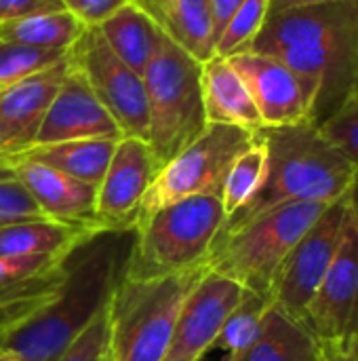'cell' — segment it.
Wrapping results in <instances>:
<instances>
[{
  "label": "cell",
  "mask_w": 358,
  "mask_h": 361,
  "mask_svg": "<svg viewBox=\"0 0 358 361\" xmlns=\"http://www.w3.org/2000/svg\"><path fill=\"white\" fill-rule=\"evenodd\" d=\"M106 228L99 224H78L53 218L25 220L0 226V258L46 256L61 258L84 245Z\"/></svg>",
  "instance_id": "19"
},
{
  "label": "cell",
  "mask_w": 358,
  "mask_h": 361,
  "mask_svg": "<svg viewBox=\"0 0 358 361\" xmlns=\"http://www.w3.org/2000/svg\"><path fill=\"white\" fill-rule=\"evenodd\" d=\"M317 361H357L348 345L342 341H321V351Z\"/></svg>",
  "instance_id": "36"
},
{
  "label": "cell",
  "mask_w": 358,
  "mask_h": 361,
  "mask_svg": "<svg viewBox=\"0 0 358 361\" xmlns=\"http://www.w3.org/2000/svg\"><path fill=\"white\" fill-rule=\"evenodd\" d=\"M84 23L70 11L42 13L0 23V40L34 49L68 51L84 32Z\"/></svg>",
  "instance_id": "25"
},
{
  "label": "cell",
  "mask_w": 358,
  "mask_h": 361,
  "mask_svg": "<svg viewBox=\"0 0 358 361\" xmlns=\"http://www.w3.org/2000/svg\"><path fill=\"white\" fill-rule=\"evenodd\" d=\"M127 0H61L63 8L78 17L84 25H99Z\"/></svg>",
  "instance_id": "33"
},
{
  "label": "cell",
  "mask_w": 358,
  "mask_h": 361,
  "mask_svg": "<svg viewBox=\"0 0 358 361\" xmlns=\"http://www.w3.org/2000/svg\"><path fill=\"white\" fill-rule=\"evenodd\" d=\"M245 292L241 283L207 269L181 305L167 360L198 361L207 355Z\"/></svg>",
  "instance_id": "11"
},
{
  "label": "cell",
  "mask_w": 358,
  "mask_h": 361,
  "mask_svg": "<svg viewBox=\"0 0 358 361\" xmlns=\"http://www.w3.org/2000/svg\"><path fill=\"white\" fill-rule=\"evenodd\" d=\"M108 349H110V315L106 307L55 361H101Z\"/></svg>",
  "instance_id": "32"
},
{
  "label": "cell",
  "mask_w": 358,
  "mask_h": 361,
  "mask_svg": "<svg viewBox=\"0 0 358 361\" xmlns=\"http://www.w3.org/2000/svg\"><path fill=\"white\" fill-rule=\"evenodd\" d=\"M257 133L268 150L266 180L253 201L226 220L222 231L236 228L276 205H329L350 190L357 167L314 125L262 127Z\"/></svg>",
  "instance_id": "3"
},
{
  "label": "cell",
  "mask_w": 358,
  "mask_h": 361,
  "mask_svg": "<svg viewBox=\"0 0 358 361\" xmlns=\"http://www.w3.org/2000/svg\"><path fill=\"white\" fill-rule=\"evenodd\" d=\"M68 258L36 275L0 283V347L57 296L68 275Z\"/></svg>",
  "instance_id": "21"
},
{
  "label": "cell",
  "mask_w": 358,
  "mask_h": 361,
  "mask_svg": "<svg viewBox=\"0 0 358 361\" xmlns=\"http://www.w3.org/2000/svg\"><path fill=\"white\" fill-rule=\"evenodd\" d=\"M357 49L358 0H344L268 15L247 51L295 72L310 102V125L321 127L352 97Z\"/></svg>",
  "instance_id": "1"
},
{
  "label": "cell",
  "mask_w": 358,
  "mask_h": 361,
  "mask_svg": "<svg viewBox=\"0 0 358 361\" xmlns=\"http://www.w3.org/2000/svg\"><path fill=\"white\" fill-rule=\"evenodd\" d=\"M118 140H72L59 144L32 146L15 157L32 159L68 173L91 186H99Z\"/></svg>",
  "instance_id": "24"
},
{
  "label": "cell",
  "mask_w": 358,
  "mask_h": 361,
  "mask_svg": "<svg viewBox=\"0 0 358 361\" xmlns=\"http://www.w3.org/2000/svg\"><path fill=\"white\" fill-rule=\"evenodd\" d=\"M70 63V61H68ZM122 133L89 82L72 66L40 125L34 146L72 140H120Z\"/></svg>",
  "instance_id": "16"
},
{
  "label": "cell",
  "mask_w": 358,
  "mask_h": 361,
  "mask_svg": "<svg viewBox=\"0 0 358 361\" xmlns=\"http://www.w3.org/2000/svg\"><path fill=\"white\" fill-rule=\"evenodd\" d=\"M167 361H186V360H167Z\"/></svg>",
  "instance_id": "43"
},
{
  "label": "cell",
  "mask_w": 358,
  "mask_h": 361,
  "mask_svg": "<svg viewBox=\"0 0 358 361\" xmlns=\"http://www.w3.org/2000/svg\"><path fill=\"white\" fill-rule=\"evenodd\" d=\"M325 207L323 203H285L236 228L219 231L207 256L209 271L241 283L249 292L268 296L279 267Z\"/></svg>",
  "instance_id": "6"
},
{
  "label": "cell",
  "mask_w": 358,
  "mask_h": 361,
  "mask_svg": "<svg viewBox=\"0 0 358 361\" xmlns=\"http://www.w3.org/2000/svg\"><path fill=\"white\" fill-rule=\"evenodd\" d=\"M321 343L314 334L274 305H270L257 338L228 361H317Z\"/></svg>",
  "instance_id": "23"
},
{
  "label": "cell",
  "mask_w": 358,
  "mask_h": 361,
  "mask_svg": "<svg viewBox=\"0 0 358 361\" xmlns=\"http://www.w3.org/2000/svg\"><path fill=\"white\" fill-rule=\"evenodd\" d=\"M203 104L207 123L236 125L255 133L264 127L245 80L226 57L213 55L203 63Z\"/></svg>",
  "instance_id": "20"
},
{
  "label": "cell",
  "mask_w": 358,
  "mask_h": 361,
  "mask_svg": "<svg viewBox=\"0 0 358 361\" xmlns=\"http://www.w3.org/2000/svg\"><path fill=\"white\" fill-rule=\"evenodd\" d=\"M207 262L160 277H127L118 281L110 305L112 361H167L177 317Z\"/></svg>",
  "instance_id": "4"
},
{
  "label": "cell",
  "mask_w": 358,
  "mask_h": 361,
  "mask_svg": "<svg viewBox=\"0 0 358 361\" xmlns=\"http://www.w3.org/2000/svg\"><path fill=\"white\" fill-rule=\"evenodd\" d=\"M245 0H211L213 4V27H215V44L217 38L222 34V30L226 27V23L230 21V17L236 13V8L243 4Z\"/></svg>",
  "instance_id": "35"
},
{
  "label": "cell",
  "mask_w": 358,
  "mask_h": 361,
  "mask_svg": "<svg viewBox=\"0 0 358 361\" xmlns=\"http://www.w3.org/2000/svg\"><path fill=\"white\" fill-rule=\"evenodd\" d=\"M317 129L358 169V99L350 97Z\"/></svg>",
  "instance_id": "31"
},
{
  "label": "cell",
  "mask_w": 358,
  "mask_h": 361,
  "mask_svg": "<svg viewBox=\"0 0 358 361\" xmlns=\"http://www.w3.org/2000/svg\"><path fill=\"white\" fill-rule=\"evenodd\" d=\"M358 322V228L350 216L344 224L340 250L314 294L304 326L321 341H342Z\"/></svg>",
  "instance_id": "13"
},
{
  "label": "cell",
  "mask_w": 358,
  "mask_h": 361,
  "mask_svg": "<svg viewBox=\"0 0 358 361\" xmlns=\"http://www.w3.org/2000/svg\"><path fill=\"white\" fill-rule=\"evenodd\" d=\"M133 228L103 231L74 250L68 275L57 296L25 326L11 334L0 349L23 361H55L68 345L108 307L124 275Z\"/></svg>",
  "instance_id": "2"
},
{
  "label": "cell",
  "mask_w": 358,
  "mask_h": 361,
  "mask_svg": "<svg viewBox=\"0 0 358 361\" xmlns=\"http://www.w3.org/2000/svg\"><path fill=\"white\" fill-rule=\"evenodd\" d=\"M150 131L158 167L177 157L209 125L203 104V63L169 38L143 72Z\"/></svg>",
  "instance_id": "7"
},
{
  "label": "cell",
  "mask_w": 358,
  "mask_h": 361,
  "mask_svg": "<svg viewBox=\"0 0 358 361\" xmlns=\"http://www.w3.org/2000/svg\"><path fill=\"white\" fill-rule=\"evenodd\" d=\"M68 51L34 49L17 42L0 40V91L65 59Z\"/></svg>",
  "instance_id": "29"
},
{
  "label": "cell",
  "mask_w": 358,
  "mask_h": 361,
  "mask_svg": "<svg viewBox=\"0 0 358 361\" xmlns=\"http://www.w3.org/2000/svg\"><path fill=\"white\" fill-rule=\"evenodd\" d=\"M162 34L198 63L215 55V27L211 0H131Z\"/></svg>",
  "instance_id": "18"
},
{
  "label": "cell",
  "mask_w": 358,
  "mask_h": 361,
  "mask_svg": "<svg viewBox=\"0 0 358 361\" xmlns=\"http://www.w3.org/2000/svg\"><path fill=\"white\" fill-rule=\"evenodd\" d=\"M255 131L236 125L209 123L192 144L156 171L139 212H154L196 195L219 197L232 163L255 142Z\"/></svg>",
  "instance_id": "8"
},
{
  "label": "cell",
  "mask_w": 358,
  "mask_h": 361,
  "mask_svg": "<svg viewBox=\"0 0 358 361\" xmlns=\"http://www.w3.org/2000/svg\"><path fill=\"white\" fill-rule=\"evenodd\" d=\"M97 27L110 49L141 76L167 40L162 30L131 0L118 6Z\"/></svg>",
  "instance_id": "22"
},
{
  "label": "cell",
  "mask_w": 358,
  "mask_h": 361,
  "mask_svg": "<svg viewBox=\"0 0 358 361\" xmlns=\"http://www.w3.org/2000/svg\"><path fill=\"white\" fill-rule=\"evenodd\" d=\"M226 59L245 80L264 127L310 123L306 91L295 72L283 61L253 51H243Z\"/></svg>",
  "instance_id": "14"
},
{
  "label": "cell",
  "mask_w": 358,
  "mask_h": 361,
  "mask_svg": "<svg viewBox=\"0 0 358 361\" xmlns=\"http://www.w3.org/2000/svg\"><path fill=\"white\" fill-rule=\"evenodd\" d=\"M70 66L82 74L97 99L116 121L122 137L148 142L150 114L143 76L131 70L106 42L97 25H87L68 49Z\"/></svg>",
  "instance_id": "9"
},
{
  "label": "cell",
  "mask_w": 358,
  "mask_h": 361,
  "mask_svg": "<svg viewBox=\"0 0 358 361\" xmlns=\"http://www.w3.org/2000/svg\"><path fill=\"white\" fill-rule=\"evenodd\" d=\"M46 218L15 171L0 159V226Z\"/></svg>",
  "instance_id": "30"
},
{
  "label": "cell",
  "mask_w": 358,
  "mask_h": 361,
  "mask_svg": "<svg viewBox=\"0 0 358 361\" xmlns=\"http://www.w3.org/2000/svg\"><path fill=\"white\" fill-rule=\"evenodd\" d=\"M268 11L270 0H245L222 30L215 44V55L232 57L247 51L260 34L264 21L268 19Z\"/></svg>",
  "instance_id": "28"
},
{
  "label": "cell",
  "mask_w": 358,
  "mask_h": 361,
  "mask_svg": "<svg viewBox=\"0 0 358 361\" xmlns=\"http://www.w3.org/2000/svg\"><path fill=\"white\" fill-rule=\"evenodd\" d=\"M346 218L348 192L325 207L319 220L283 260L272 279L268 292L270 302L300 324H304L306 311L340 250Z\"/></svg>",
  "instance_id": "10"
},
{
  "label": "cell",
  "mask_w": 358,
  "mask_h": 361,
  "mask_svg": "<svg viewBox=\"0 0 358 361\" xmlns=\"http://www.w3.org/2000/svg\"><path fill=\"white\" fill-rule=\"evenodd\" d=\"M0 361H23L15 351L11 349H0Z\"/></svg>",
  "instance_id": "40"
},
{
  "label": "cell",
  "mask_w": 358,
  "mask_h": 361,
  "mask_svg": "<svg viewBox=\"0 0 358 361\" xmlns=\"http://www.w3.org/2000/svg\"><path fill=\"white\" fill-rule=\"evenodd\" d=\"M344 343L348 345V349H350V353L354 355V360L358 361V322L354 324V328L350 330V334L344 338Z\"/></svg>",
  "instance_id": "39"
},
{
  "label": "cell",
  "mask_w": 358,
  "mask_h": 361,
  "mask_svg": "<svg viewBox=\"0 0 358 361\" xmlns=\"http://www.w3.org/2000/svg\"><path fill=\"white\" fill-rule=\"evenodd\" d=\"M226 224L217 195H196L137 214L127 277H160L207 262Z\"/></svg>",
  "instance_id": "5"
},
{
  "label": "cell",
  "mask_w": 358,
  "mask_h": 361,
  "mask_svg": "<svg viewBox=\"0 0 358 361\" xmlns=\"http://www.w3.org/2000/svg\"><path fill=\"white\" fill-rule=\"evenodd\" d=\"M266 169H268V150L257 133L255 142L232 163L224 180L219 199L226 220H230L236 212H241L245 205L253 201V197L260 192L266 180Z\"/></svg>",
  "instance_id": "26"
},
{
  "label": "cell",
  "mask_w": 358,
  "mask_h": 361,
  "mask_svg": "<svg viewBox=\"0 0 358 361\" xmlns=\"http://www.w3.org/2000/svg\"><path fill=\"white\" fill-rule=\"evenodd\" d=\"M331 2H344V0H270V11H268V15H276V13L291 11V8H302V6L331 4Z\"/></svg>",
  "instance_id": "37"
},
{
  "label": "cell",
  "mask_w": 358,
  "mask_h": 361,
  "mask_svg": "<svg viewBox=\"0 0 358 361\" xmlns=\"http://www.w3.org/2000/svg\"><path fill=\"white\" fill-rule=\"evenodd\" d=\"M70 70L65 59L0 91V157L34 146L40 125Z\"/></svg>",
  "instance_id": "15"
},
{
  "label": "cell",
  "mask_w": 358,
  "mask_h": 361,
  "mask_svg": "<svg viewBox=\"0 0 358 361\" xmlns=\"http://www.w3.org/2000/svg\"><path fill=\"white\" fill-rule=\"evenodd\" d=\"M57 11H65L61 0H0V23Z\"/></svg>",
  "instance_id": "34"
},
{
  "label": "cell",
  "mask_w": 358,
  "mask_h": 361,
  "mask_svg": "<svg viewBox=\"0 0 358 361\" xmlns=\"http://www.w3.org/2000/svg\"><path fill=\"white\" fill-rule=\"evenodd\" d=\"M158 163L146 140L120 137L97 186L95 218L106 231L133 228L143 195L148 192Z\"/></svg>",
  "instance_id": "12"
},
{
  "label": "cell",
  "mask_w": 358,
  "mask_h": 361,
  "mask_svg": "<svg viewBox=\"0 0 358 361\" xmlns=\"http://www.w3.org/2000/svg\"><path fill=\"white\" fill-rule=\"evenodd\" d=\"M352 99H358V49H357V61H354V80H352Z\"/></svg>",
  "instance_id": "41"
},
{
  "label": "cell",
  "mask_w": 358,
  "mask_h": 361,
  "mask_svg": "<svg viewBox=\"0 0 358 361\" xmlns=\"http://www.w3.org/2000/svg\"><path fill=\"white\" fill-rule=\"evenodd\" d=\"M348 207H350V216L358 228V169L352 184H350V190H348Z\"/></svg>",
  "instance_id": "38"
},
{
  "label": "cell",
  "mask_w": 358,
  "mask_h": 361,
  "mask_svg": "<svg viewBox=\"0 0 358 361\" xmlns=\"http://www.w3.org/2000/svg\"><path fill=\"white\" fill-rule=\"evenodd\" d=\"M21 180L30 197L42 209L46 218L78 222V224H99L95 218L97 186L80 182L68 173H61L49 165H42L23 157H0ZM101 226V224H99Z\"/></svg>",
  "instance_id": "17"
},
{
  "label": "cell",
  "mask_w": 358,
  "mask_h": 361,
  "mask_svg": "<svg viewBox=\"0 0 358 361\" xmlns=\"http://www.w3.org/2000/svg\"><path fill=\"white\" fill-rule=\"evenodd\" d=\"M270 298L255 294V292H245L243 300L238 302V307L232 311V315L226 319L217 345L228 351V360L241 355L260 334L264 317L270 309Z\"/></svg>",
  "instance_id": "27"
},
{
  "label": "cell",
  "mask_w": 358,
  "mask_h": 361,
  "mask_svg": "<svg viewBox=\"0 0 358 361\" xmlns=\"http://www.w3.org/2000/svg\"><path fill=\"white\" fill-rule=\"evenodd\" d=\"M101 361H112V355H110V349H108V353L103 355V360Z\"/></svg>",
  "instance_id": "42"
}]
</instances>
